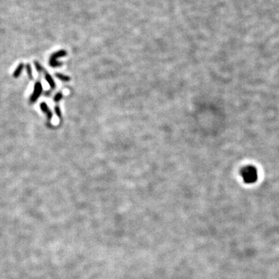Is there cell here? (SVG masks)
Segmentation results:
<instances>
[{
    "label": "cell",
    "mask_w": 279,
    "mask_h": 279,
    "mask_svg": "<svg viewBox=\"0 0 279 279\" xmlns=\"http://www.w3.org/2000/svg\"><path fill=\"white\" fill-rule=\"evenodd\" d=\"M244 181L247 184L254 183L257 179V171L254 166H246L240 171Z\"/></svg>",
    "instance_id": "obj_1"
},
{
    "label": "cell",
    "mask_w": 279,
    "mask_h": 279,
    "mask_svg": "<svg viewBox=\"0 0 279 279\" xmlns=\"http://www.w3.org/2000/svg\"><path fill=\"white\" fill-rule=\"evenodd\" d=\"M67 55V52L65 50H61V51H58V52L54 53L51 56L50 61H49V64L52 68H56V67H59L61 65V63L58 61V58H62Z\"/></svg>",
    "instance_id": "obj_2"
},
{
    "label": "cell",
    "mask_w": 279,
    "mask_h": 279,
    "mask_svg": "<svg viewBox=\"0 0 279 279\" xmlns=\"http://www.w3.org/2000/svg\"><path fill=\"white\" fill-rule=\"evenodd\" d=\"M42 92H43V87L42 85L40 82H37L34 86V89H33V92L31 95L30 98V103H34L38 99V98L40 97L41 95Z\"/></svg>",
    "instance_id": "obj_3"
},
{
    "label": "cell",
    "mask_w": 279,
    "mask_h": 279,
    "mask_svg": "<svg viewBox=\"0 0 279 279\" xmlns=\"http://www.w3.org/2000/svg\"><path fill=\"white\" fill-rule=\"evenodd\" d=\"M40 109L43 112H44V113L47 114V119H48V120L51 121V119H52V113H51V109L48 108L47 106V105L46 103H40Z\"/></svg>",
    "instance_id": "obj_4"
},
{
    "label": "cell",
    "mask_w": 279,
    "mask_h": 279,
    "mask_svg": "<svg viewBox=\"0 0 279 279\" xmlns=\"http://www.w3.org/2000/svg\"><path fill=\"white\" fill-rule=\"evenodd\" d=\"M23 68H24V65H23V63H20V64L18 65L17 68H16V70L14 71L13 75H12L15 79H17V78H19V75H21V72H22V71H23Z\"/></svg>",
    "instance_id": "obj_5"
},
{
    "label": "cell",
    "mask_w": 279,
    "mask_h": 279,
    "mask_svg": "<svg viewBox=\"0 0 279 279\" xmlns=\"http://www.w3.org/2000/svg\"><path fill=\"white\" fill-rule=\"evenodd\" d=\"M45 79L47 82V83L49 84V86H50V87H51V89H55L56 84H55V82H54V79H53L52 77L51 76V75H49L48 73H45Z\"/></svg>",
    "instance_id": "obj_6"
},
{
    "label": "cell",
    "mask_w": 279,
    "mask_h": 279,
    "mask_svg": "<svg viewBox=\"0 0 279 279\" xmlns=\"http://www.w3.org/2000/svg\"><path fill=\"white\" fill-rule=\"evenodd\" d=\"M55 76L57 77L58 79L62 81V82H70V80H71V78H70L69 76H68V75H63V74H61V73H56Z\"/></svg>",
    "instance_id": "obj_7"
},
{
    "label": "cell",
    "mask_w": 279,
    "mask_h": 279,
    "mask_svg": "<svg viewBox=\"0 0 279 279\" xmlns=\"http://www.w3.org/2000/svg\"><path fill=\"white\" fill-rule=\"evenodd\" d=\"M26 72H27V75H28V76H29V78H30V79H33V72H32V68H31V66H30V64H26Z\"/></svg>",
    "instance_id": "obj_8"
},
{
    "label": "cell",
    "mask_w": 279,
    "mask_h": 279,
    "mask_svg": "<svg viewBox=\"0 0 279 279\" xmlns=\"http://www.w3.org/2000/svg\"><path fill=\"white\" fill-rule=\"evenodd\" d=\"M62 98H63V94H62V92H59L57 93V94L55 95V96H54V101L55 102V103H58V102H59L60 100L62 99Z\"/></svg>",
    "instance_id": "obj_9"
},
{
    "label": "cell",
    "mask_w": 279,
    "mask_h": 279,
    "mask_svg": "<svg viewBox=\"0 0 279 279\" xmlns=\"http://www.w3.org/2000/svg\"><path fill=\"white\" fill-rule=\"evenodd\" d=\"M34 65H35V68H36L37 72H44V68H42V66L40 65V64H39V62H37V61H34Z\"/></svg>",
    "instance_id": "obj_10"
},
{
    "label": "cell",
    "mask_w": 279,
    "mask_h": 279,
    "mask_svg": "<svg viewBox=\"0 0 279 279\" xmlns=\"http://www.w3.org/2000/svg\"><path fill=\"white\" fill-rule=\"evenodd\" d=\"M54 111H55L56 115L58 116L59 118H61V116H62V113H61V109H60L59 107L56 106L55 108H54Z\"/></svg>",
    "instance_id": "obj_11"
}]
</instances>
